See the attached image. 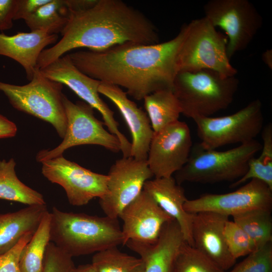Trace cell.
Segmentation results:
<instances>
[{"label": "cell", "instance_id": "34", "mask_svg": "<svg viewBox=\"0 0 272 272\" xmlns=\"http://www.w3.org/2000/svg\"><path fill=\"white\" fill-rule=\"evenodd\" d=\"M33 235H25L13 248L0 255V272H22L20 267L21 254Z\"/></svg>", "mask_w": 272, "mask_h": 272}, {"label": "cell", "instance_id": "11", "mask_svg": "<svg viewBox=\"0 0 272 272\" xmlns=\"http://www.w3.org/2000/svg\"><path fill=\"white\" fill-rule=\"evenodd\" d=\"M48 79L64 85L102 115L108 131L118 139L123 157H130L131 143L118 128L114 112L100 98L98 87L101 84L80 71L73 63L68 54L58 58L45 67L39 69Z\"/></svg>", "mask_w": 272, "mask_h": 272}, {"label": "cell", "instance_id": "6", "mask_svg": "<svg viewBox=\"0 0 272 272\" xmlns=\"http://www.w3.org/2000/svg\"><path fill=\"white\" fill-rule=\"evenodd\" d=\"M228 38L203 17L186 24V33L177 54L179 71L211 70L227 77L237 70L227 55Z\"/></svg>", "mask_w": 272, "mask_h": 272}, {"label": "cell", "instance_id": "23", "mask_svg": "<svg viewBox=\"0 0 272 272\" xmlns=\"http://www.w3.org/2000/svg\"><path fill=\"white\" fill-rule=\"evenodd\" d=\"M143 100L154 132L178 120L182 113L180 104L172 89L156 91L146 96Z\"/></svg>", "mask_w": 272, "mask_h": 272}, {"label": "cell", "instance_id": "25", "mask_svg": "<svg viewBox=\"0 0 272 272\" xmlns=\"http://www.w3.org/2000/svg\"><path fill=\"white\" fill-rule=\"evenodd\" d=\"M69 15L65 0H50L24 21L31 31L57 34L66 25Z\"/></svg>", "mask_w": 272, "mask_h": 272}, {"label": "cell", "instance_id": "5", "mask_svg": "<svg viewBox=\"0 0 272 272\" xmlns=\"http://www.w3.org/2000/svg\"><path fill=\"white\" fill-rule=\"evenodd\" d=\"M261 148L262 144L255 140L224 151L205 149L196 143L186 164L174 174V178L180 185L184 182L233 183L246 173L250 160Z\"/></svg>", "mask_w": 272, "mask_h": 272}, {"label": "cell", "instance_id": "26", "mask_svg": "<svg viewBox=\"0 0 272 272\" xmlns=\"http://www.w3.org/2000/svg\"><path fill=\"white\" fill-rule=\"evenodd\" d=\"M50 214L48 211L24 247L20 256L22 272H42L47 247L50 241Z\"/></svg>", "mask_w": 272, "mask_h": 272}, {"label": "cell", "instance_id": "14", "mask_svg": "<svg viewBox=\"0 0 272 272\" xmlns=\"http://www.w3.org/2000/svg\"><path fill=\"white\" fill-rule=\"evenodd\" d=\"M183 207L190 214L211 212L228 217L253 210L271 211L272 189L262 181L253 179L233 192L204 194L187 199Z\"/></svg>", "mask_w": 272, "mask_h": 272}, {"label": "cell", "instance_id": "8", "mask_svg": "<svg viewBox=\"0 0 272 272\" xmlns=\"http://www.w3.org/2000/svg\"><path fill=\"white\" fill-rule=\"evenodd\" d=\"M192 119L196 126L199 143L205 149L243 144L255 140L263 128L262 104L257 99L232 114L218 117L195 116Z\"/></svg>", "mask_w": 272, "mask_h": 272}, {"label": "cell", "instance_id": "20", "mask_svg": "<svg viewBox=\"0 0 272 272\" xmlns=\"http://www.w3.org/2000/svg\"><path fill=\"white\" fill-rule=\"evenodd\" d=\"M57 34L43 31L18 32L13 35L0 33V56L8 57L19 63L30 81L37 69L38 58L45 47L55 44Z\"/></svg>", "mask_w": 272, "mask_h": 272}, {"label": "cell", "instance_id": "19", "mask_svg": "<svg viewBox=\"0 0 272 272\" xmlns=\"http://www.w3.org/2000/svg\"><path fill=\"white\" fill-rule=\"evenodd\" d=\"M184 242L179 225L172 220L164 226L155 243L128 240L125 245L140 256L144 264V272H172L175 259Z\"/></svg>", "mask_w": 272, "mask_h": 272}, {"label": "cell", "instance_id": "24", "mask_svg": "<svg viewBox=\"0 0 272 272\" xmlns=\"http://www.w3.org/2000/svg\"><path fill=\"white\" fill-rule=\"evenodd\" d=\"M16 162L11 158L0 161V199L28 206L46 205L43 195L27 186L17 176Z\"/></svg>", "mask_w": 272, "mask_h": 272}, {"label": "cell", "instance_id": "2", "mask_svg": "<svg viewBox=\"0 0 272 272\" xmlns=\"http://www.w3.org/2000/svg\"><path fill=\"white\" fill-rule=\"evenodd\" d=\"M61 39L44 49L37 61L41 69L79 48L102 51L126 42L159 43L156 26L143 13L121 0H97L92 7L70 12Z\"/></svg>", "mask_w": 272, "mask_h": 272}, {"label": "cell", "instance_id": "12", "mask_svg": "<svg viewBox=\"0 0 272 272\" xmlns=\"http://www.w3.org/2000/svg\"><path fill=\"white\" fill-rule=\"evenodd\" d=\"M41 163L42 174L51 182L63 187L72 206L86 205L107 192V175L94 172L63 155Z\"/></svg>", "mask_w": 272, "mask_h": 272}, {"label": "cell", "instance_id": "30", "mask_svg": "<svg viewBox=\"0 0 272 272\" xmlns=\"http://www.w3.org/2000/svg\"><path fill=\"white\" fill-rule=\"evenodd\" d=\"M172 272H226L185 241L175 260Z\"/></svg>", "mask_w": 272, "mask_h": 272}, {"label": "cell", "instance_id": "21", "mask_svg": "<svg viewBox=\"0 0 272 272\" xmlns=\"http://www.w3.org/2000/svg\"><path fill=\"white\" fill-rule=\"evenodd\" d=\"M143 190L148 193L160 207L179 225L185 241L193 246L191 227L193 214L184 209L187 200L184 188L173 176L155 178L147 180Z\"/></svg>", "mask_w": 272, "mask_h": 272}, {"label": "cell", "instance_id": "17", "mask_svg": "<svg viewBox=\"0 0 272 272\" xmlns=\"http://www.w3.org/2000/svg\"><path fill=\"white\" fill-rule=\"evenodd\" d=\"M229 217L211 212L193 214L191 235L193 247L224 271L231 268L236 260L230 253L223 230Z\"/></svg>", "mask_w": 272, "mask_h": 272}, {"label": "cell", "instance_id": "38", "mask_svg": "<svg viewBox=\"0 0 272 272\" xmlns=\"http://www.w3.org/2000/svg\"><path fill=\"white\" fill-rule=\"evenodd\" d=\"M70 12H76L93 7L97 0H65Z\"/></svg>", "mask_w": 272, "mask_h": 272}, {"label": "cell", "instance_id": "36", "mask_svg": "<svg viewBox=\"0 0 272 272\" xmlns=\"http://www.w3.org/2000/svg\"><path fill=\"white\" fill-rule=\"evenodd\" d=\"M50 0H18L14 20H26Z\"/></svg>", "mask_w": 272, "mask_h": 272}, {"label": "cell", "instance_id": "4", "mask_svg": "<svg viewBox=\"0 0 272 272\" xmlns=\"http://www.w3.org/2000/svg\"><path fill=\"white\" fill-rule=\"evenodd\" d=\"M239 82L235 76L227 77L215 71H179L173 91L182 114L191 119L211 116L226 109L232 102Z\"/></svg>", "mask_w": 272, "mask_h": 272}, {"label": "cell", "instance_id": "9", "mask_svg": "<svg viewBox=\"0 0 272 272\" xmlns=\"http://www.w3.org/2000/svg\"><path fill=\"white\" fill-rule=\"evenodd\" d=\"M63 103L67 119L63 140L54 149L39 151L36 155L38 162L60 156L68 149L83 145L100 146L115 153L120 151L118 139L104 127V122L95 116L93 107L84 101L74 103L65 95Z\"/></svg>", "mask_w": 272, "mask_h": 272}, {"label": "cell", "instance_id": "37", "mask_svg": "<svg viewBox=\"0 0 272 272\" xmlns=\"http://www.w3.org/2000/svg\"><path fill=\"white\" fill-rule=\"evenodd\" d=\"M17 131L15 123L0 114V139L15 137Z\"/></svg>", "mask_w": 272, "mask_h": 272}, {"label": "cell", "instance_id": "15", "mask_svg": "<svg viewBox=\"0 0 272 272\" xmlns=\"http://www.w3.org/2000/svg\"><path fill=\"white\" fill-rule=\"evenodd\" d=\"M193 145L186 122L177 120L154 132L147 159L155 178L173 176L187 162Z\"/></svg>", "mask_w": 272, "mask_h": 272}, {"label": "cell", "instance_id": "10", "mask_svg": "<svg viewBox=\"0 0 272 272\" xmlns=\"http://www.w3.org/2000/svg\"><path fill=\"white\" fill-rule=\"evenodd\" d=\"M203 11L215 27L225 32L229 59L248 46L262 25V17L247 0H210Z\"/></svg>", "mask_w": 272, "mask_h": 272}, {"label": "cell", "instance_id": "31", "mask_svg": "<svg viewBox=\"0 0 272 272\" xmlns=\"http://www.w3.org/2000/svg\"><path fill=\"white\" fill-rule=\"evenodd\" d=\"M223 233L228 250L235 260L257 249L247 234L233 221L226 222Z\"/></svg>", "mask_w": 272, "mask_h": 272}, {"label": "cell", "instance_id": "16", "mask_svg": "<svg viewBox=\"0 0 272 272\" xmlns=\"http://www.w3.org/2000/svg\"><path fill=\"white\" fill-rule=\"evenodd\" d=\"M122 221V245L128 240L153 244L158 240L164 226L174 220L165 213L145 191L120 213Z\"/></svg>", "mask_w": 272, "mask_h": 272}, {"label": "cell", "instance_id": "39", "mask_svg": "<svg viewBox=\"0 0 272 272\" xmlns=\"http://www.w3.org/2000/svg\"><path fill=\"white\" fill-rule=\"evenodd\" d=\"M72 272H97L92 263L74 266Z\"/></svg>", "mask_w": 272, "mask_h": 272}, {"label": "cell", "instance_id": "29", "mask_svg": "<svg viewBox=\"0 0 272 272\" xmlns=\"http://www.w3.org/2000/svg\"><path fill=\"white\" fill-rule=\"evenodd\" d=\"M97 272H144V264L140 257L111 247L94 254L92 263Z\"/></svg>", "mask_w": 272, "mask_h": 272}, {"label": "cell", "instance_id": "22", "mask_svg": "<svg viewBox=\"0 0 272 272\" xmlns=\"http://www.w3.org/2000/svg\"><path fill=\"white\" fill-rule=\"evenodd\" d=\"M48 211L46 205H32L0 214V255L13 248L25 235L34 234Z\"/></svg>", "mask_w": 272, "mask_h": 272}, {"label": "cell", "instance_id": "32", "mask_svg": "<svg viewBox=\"0 0 272 272\" xmlns=\"http://www.w3.org/2000/svg\"><path fill=\"white\" fill-rule=\"evenodd\" d=\"M228 272H272V242L247 255Z\"/></svg>", "mask_w": 272, "mask_h": 272}, {"label": "cell", "instance_id": "33", "mask_svg": "<svg viewBox=\"0 0 272 272\" xmlns=\"http://www.w3.org/2000/svg\"><path fill=\"white\" fill-rule=\"evenodd\" d=\"M73 257L50 242L45 254L42 272H72Z\"/></svg>", "mask_w": 272, "mask_h": 272}, {"label": "cell", "instance_id": "28", "mask_svg": "<svg viewBox=\"0 0 272 272\" xmlns=\"http://www.w3.org/2000/svg\"><path fill=\"white\" fill-rule=\"evenodd\" d=\"M271 212L253 210L233 216V221L247 234L256 249L272 242Z\"/></svg>", "mask_w": 272, "mask_h": 272}, {"label": "cell", "instance_id": "35", "mask_svg": "<svg viewBox=\"0 0 272 272\" xmlns=\"http://www.w3.org/2000/svg\"><path fill=\"white\" fill-rule=\"evenodd\" d=\"M18 0H0V31L12 28Z\"/></svg>", "mask_w": 272, "mask_h": 272}, {"label": "cell", "instance_id": "7", "mask_svg": "<svg viewBox=\"0 0 272 272\" xmlns=\"http://www.w3.org/2000/svg\"><path fill=\"white\" fill-rule=\"evenodd\" d=\"M63 85L43 76L37 69L30 82L16 85L0 81V91L17 110L48 122L63 139L67 119L63 103Z\"/></svg>", "mask_w": 272, "mask_h": 272}, {"label": "cell", "instance_id": "3", "mask_svg": "<svg viewBox=\"0 0 272 272\" xmlns=\"http://www.w3.org/2000/svg\"><path fill=\"white\" fill-rule=\"evenodd\" d=\"M50 214V241L72 257L123 243L118 219L65 212L54 207Z\"/></svg>", "mask_w": 272, "mask_h": 272}, {"label": "cell", "instance_id": "27", "mask_svg": "<svg viewBox=\"0 0 272 272\" xmlns=\"http://www.w3.org/2000/svg\"><path fill=\"white\" fill-rule=\"evenodd\" d=\"M263 141L261 153L249 161L246 173L232 183L230 188H235L251 179H257L272 189V124L268 123L261 131Z\"/></svg>", "mask_w": 272, "mask_h": 272}, {"label": "cell", "instance_id": "40", "mask_svg": "<svg viewBox=\"0 0 272 272\" xmlns=\"http://www.w3.org/2000/svg\"><path fill=\"white\" fill-rule=\"evenodd\" d=\"M262 59L263 62L271 69L272 66V51L267 50L262 54Z\"/></svg>", "mask_w": 272, "mask_h": 272}, {"label": "cell", "instance_id": "1", "mask_svg": "<svg viewBox=\"0 0 272 272\" xmlns=\"http://www.w3.org/2000/svg\"><path fill=\"white\" fill-rule=\"evenodd\" d=\"M186 30L184 24L175 37L157 44L126 42L102 51L79 50L68 54L84 74L123 87L140 101L156 91L173 90L178 72L177 54Z\"/></svg>", "mask_w": 272, "mask_h": 272}, {"label": "cell", "instance_id": "18", "mask_svg": "<svg viewBox=\"0 0 272 272\" xmlns=\"http://www.w3.org/2000/svg\"><path fill=\"white\" fill-rule=\"evenodd\" d=\"M98 92L109 99L117 108L129 128L131 136L130 155L135 159L147 160L154 134L146 112L127 97L120 87L101 82Z\"/></svg>", "mask_w": 272, "mask_h": 272}, {"label": "cell", "instance_id": "13", "mask_svg": "<svg viewBox=\"0 0 272 272\" xmlns=\"http://www.w3.org/2000/svg\"><path fill=\"white\" fill-rule=\"evenodd\" d=\"M108 176L106 193L99 198V205L106 216L118 219L122 210L143 190L145 183L154 175L147 160L131 157L117 160Z\"/></svg>", "mask_w": 272, "mask_h": 272}]
</instances>
